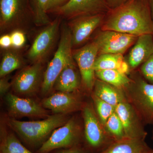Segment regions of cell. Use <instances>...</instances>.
I'll use <instances>...</instances> for the list:
<instances>
[{
	"instance_id": "1",
	"label": "cell",
	"mask_w": 153,
	"mask_h": 153,
	"mask_svg": "<svg viewBox=\"0 0 153 153\" xmlns=\"http://www.w3.org/2000/svg\"><path fill=\"white\" fill-rule=\"evenodd\" d=\"M102 30H111L138 36L152 34L153 22L147 0H128L113 9Z\"/></svg>"
},
{
	"instance_id": "2",
	"label": "cell",
	"mask_w": 153,
	"mask_h": 153,
	"mask_svg": "<svg viewBox=\"0 0 153 153\" xmlns=\"http://www.w3.org/2000/svg\"><path fill=\"white\" fill-rule=\"evenodd\" d=\"M68 120L66 114H54L43 120L31 121H23L12 118L8 120L7 124L28 145L40 147L54 130Z\"/></svg>"
},
{
	"instance_id": "3",
	"label": "cell",
	"mask_w": 153,
	"mask_h": 153,
	"mask_svg": "<svg viewBox=\"0 0 153 153\" xmlns=\"http://www.w3.org/2000/svg\"><path fill=\"white\" fill-rule=\"evenodd\" d=\"M72 47L71 30L67 26H64L57 51L43 74L41 86L42 94L46 95L51 91L59 74L73 58Z\"/></svg>"
},
{
	"instance_id": "4",
	"label": "cell",
	"mask_w": 153,
	"mask_h": 153,
	"mask_svg": "<svg viewBox=\"0 0 153 153\" xmlns=\"http://www.w3.org/2000/svg\"><path fill=\"white\" fill-rule=\"evenodd\" d=\"M132 80L124 89L126 97L142 121L153 125V84L141 77Z\"/></svg>"
},
{
	"instance_id": "5",
	"label": "cell",
	"mask_w": 153,
	"mask_h": 153,
	"mask_svg": "<svg viewBox=\"0 0 153 153\" xmlns=\"http://www.w3.org/2000/svg\"><path fill=\"white\" fill-rule=\"evenodd\" d=\"M34 15L30 0H0L1 31L20 30Z\"/></svg>"
},
{
	"instance_id": "6",
	"label": "cell",
	"mask_w": 153,
	"mask_h": 153,
	"mask_svg": "<svg viewBox=\"0 0 153 153\" xmlns=\"http://www.w3.org/2000/svg\"><path fill=\"white\" fill-rule=\"evenodd\" d=\"M80 127L74 118L53 131L40 147L39 153H48L57 149H69L78 146L80 141Z\"/></svg>"
},
{
	"instance_id": "7",
	"label": "cell",
	"mask_w": 153,
	"mask_h": 153,
	"mask_svg": "<svg viewBox=\"0 0 153 153\" xmlns=\"http://www.w3.org/2000/svg\"><path fill=\"white\" fill-rule=\"evenodd\" d=\"M82 114L86 142L89 148L100 153L114 141L106 131L92 106L85 105Z\"/></svg>"
},
{
	"instance_id": "8",
	"label": "cell",
	"mask_w": 153,
	"mask_h": 153,
	"mask_svg": "<svg viewBox=\"0 0 153 153\" xmlns=\"http://www.w3.org/2000/svg\"><path fill=\"white\" fill-rule=\"evenodd\" d=\"M60 20L57 19L46 25L40 32L29 49L27 57L33 63H43L55 45Z\"/></svg>"
},
{
	"instance_id": "9",
	"label": "cell",
	"mask_w": 153,
	"mask_h": 153,
	"mask_svg": "<svg viewBox=\"0 0 153 153\" xmlns=\"http://www.w3.org/2000/svg\"><path fill=\"white\" fill-rule=\"evenodd\" d=\"M110 9L105 0H68L50 12L68 19L104 14Z\"/></svg>"
},
{
	"instance_id": "10",
	"label": "cell",
	"mask_w": 153,
	"mask_h": 153,
	"mask_svg": "<svg viewBox=\"0 0 153 153\" xmlns=\"http://www.w3.org/2000/svg\"><path fill=\"white\" fill-rule=\"evenodd\" d=\"M138 37L111 30H102L96 38L99 54L123 55L132 45Z\"/></svg>"
},
{
	"instance_id": "11",
	"label": "cell",
	"mask_w": 153,
	"mask_h": 153,
	"mask_svg": "<svg viewBox=\"0 0 153 153\" xmlns=\"http://www.w3.org/2000/svg\"><path fill=\"white\" fill-rule=\"evenodd\" d=\"M98 54V46L94 41L73 53V58L77 63L82 82L89 90L93 89L96 80L94 64Z\"/></svg>"
},
{
	"instance_id": "12",
	"label": "cell",
	"mask_w": 153,
	"mask_h": 153,
	"mask_svg": "<svg viewBox=\"0 0 153 153\" xmlns=\"http://www.w3.org/2000/svg\"><path fill=\"white\" fill-rule=\"evenodd\" d=\"M43 63H33L24 68L14 78L12 86L16 93L31 95L36 93L43 81Z\"/></svg>"
},
{
	"instance_id": "13",
	"label": "cell",
	"mask_w": 153,
	"mask_h": 153,
	"mask_svg": "<svg viewBox=\"0 0 153 153\" xmlns=\"http://www.w3.org/2000/svg\"><path fill=\"white\" fill-rule=\"evenodd\" d=\"M115 109L121 121L126 137L145 140L147 132L143 122L127 99L118 104Z\"/></svg>"
},
{
	"instance_id": "14",
	"label": "cell",
	"mask_w": 153,
	"mask_h": 153,
	"mask_svg": "<svg viewBox=\"0 0 153 153\" xmlns=\"http://www.w3.org/2000/svg\"><path fill=\"white\" fill-rule=\"evenodd\" d=\"M5 100L9 114L13 118L49 116L47 110L33 100L22 98L13 94L7 93Z\"/></svg>"
},
{
	"instance_id": "15",
	"label": "cell",
	"mask_w": 153,
	"mask_h": 153,
	"mask_svg": "<svg viewBox=\"0 0 153 153\" xmlns=\"http://www.w3.org/2000/svg\"><path fill=\"white\" fill-rule=\"evenodd\" d=\"M103 18V14H97L74 19L70 29L72 47H76L87 41L94 30L101 25Z\"/></svg>"
},
{
	"instance_id": "16",
	"label": "cell",
	"mask_w": 153,
	"mask_h": 153,
	"mask_svg": "<svg viewBox=\"0 0 153 153\" xmlns=\"http://www.w3.org/2000/svg\"><path fill=\"white\" fill-rule=\"evenodd\" d=\"M41 104L54 114H67L78 110L82 106V102L77 96L73 93L60 91L43 99Z\"/></svg>"
},
{
	"instance_id": "17",
	"label": "cell",
	"mask_w": 153,
	"mask_h": 153,
	"mask_svg": "<svg viewBox=\"0 0 153 153\" xmlns=\"http://www.w3.org/2000/svg\"><path fill=\"white\" fill-rule=\"evenodd\" d=\"M153 54L152 34L138 36L131 49L127 62L130 68L134 69L146 62Z\"/></svg>"
},
{
	"instance_id": "18",
	"label": "cell",
	"mask_w": 153,
	"mask_h": 153,
	"mask_svg": "<svg viewBox=\"0 0 153 153\" xmlns=\"http://www.w3.org/2000/svg\"><path fill=\"white\" fill-rule=\"evenodd\" d=\"M80 79L73 57L57 77L53 87L60 92L73 93L79 88Z\"/></svg>"
},
{
	"instance_id": "19",
	"label": "cell",
	"mask_w": 153,
	"mask_h": 153,
	"mask_svg": "<svg viewBox=\"0 0 153 153\" xmlns=\"http://www.w3.org/2000/svg\"><path fill=\"white\" fill-rule=\"evenodd\" d=\"M93 88L94 95L115 107L127 99L123 89L118 88L100 79H96Z\"/></svg>"
},
{
	"instance_id": "20",
	"label": "cell",
	"mask_w": 153,
	"mask_h": 153,
	"mask_svg": "<svg viewBox=\"0 0 153 153\" xmlns=\"http://www.w3.org/2000/svg\"><path fill=\"white\" fill-rule=\"evenodd\" d=\"M149 148L145 140L125 137L115 141L100 153H145Z\"/></svg>"
},
{
	"instance_id": "21",
	"label": "cell",
	"mask_w": 153,
	"mask_h": 153,
	"mask_svg": "<svg viewBox=\"0 0 153 153\" xmlns=\"http://www.w3.org/2000/svg\"><path fill=\"white\" fill-rule=\"evenodd\" d=\"M21 55L15 49H7L3 53L0 65V76L4 77L23 66Z\"/></svg>"
},
{
	"instance_id": "22",
	"label": "cell",
	"mask_w": 153,
	"mask_h": 153,
	"mask_svg": "<svg viewBox=\"0 0 153 153\" xmlns=\"http://www.w3.org/2000/svg\"><path fill=\"white\" fill-rule=\"evenodd\" d=\"M95 76L98 79L123 90L130 84L132 80L127 75L115 69L95 71Z\"/></svg>"
},
{
	"instance_id": "23",
	"label": "cell",
	"mask_w": 153,
	"mask_h": 153,
	"mask_svg": "<svg viewBox=\"0 0 153 153\" xmlns=\"http://www.w3.org/2000/svg\"><path fill=\"white\" fill-rule=\"evenodd\" d=\"M49 0H30L34 15V22L38 26H46L51 23L46 12Z\"/></svg>"
},
{
	"instance_id": "24",
	"label": "cell",
	"mask_w": 153,
	"mask_h": 153,
	"mask_svg": "<svg viewBox=\"0 0 153 153\" xmlns=\"http://www.w3.org/2000/svg\"><path fill=\"white\" fill-rule=\"evenodd\" d=\"M104 127L114 141L126 137L122 123L115 110L108 119Z\"/></svg>"
},
{
	"instance_id": "25",
	"label": "cell",
	"mask_w": 153,
	"mask_h": 153,
	"mask_svg": "<svg viewBox=\"0 0 153 153\" xmlns=\"http://www.w3.org/2000/svg\"><path fill=\"white\" fill-rule=\"evenodd\" d=\"M123 58V55L100 54L96 60L94 70L96 71L107 69H116L120 61Z\"/></svg>"
},
{
	"instance_id": "26",
	"label": "cell",
	"mask_w": 153,
	"mask_h": 153,
	"mask_svg": "<svg viewBox=\"0 0 153 153\" xmlns=\"http://www.w3.org/2000/svg\"><path fill=\"white\" fill-rule=\"evenodd\" d=\"M92 99L97 113V114L100 122L104 126L108 119L114 112L115 107L102 100L94 94Z\"/></svg>"
},
{
	"instance_id": "27",
	"label": "cell",
	"mask_w": 153,
	"mask_h": 153,
	"mask_svg": "<svg viewBox=\"0 0 153 153\" xmlns=\"http://www.w3.org/2000/svg\"><path fill=\"white\" fill-rule=\"evenodd\" d=\"M1 144L14 153H33L24 146L13 134H2Z\"/></svg>"
},
{
	"instance_id": "28",
	"label": "cell",
	"mask_w": 153,
	"mask_h": 153,
	"mask_svg": "<svg viewBox=\"0 0 153 153\" xmlns=\"http://www.w3.org/2000/svg\"><path fill=\"white\" fill-rule=\"evenodd\" d=\"M140 71L145 79L153 84V54L142 64Z\"/></svg>"
},
{
	"instance_id": "29",
	"label": "cell",
	"mask_w": 153,
	"mask_h": 153,
	"mask_svg": "<svg viewBox=\"0 0 153 153\" xmlns=\"http://www.w3.org/2000/svg\"><path fill=\"white\" fill-rule=\"evenodd\" d=\"M12 46L15 49L22 48L25 45L26 41V36L22 30H14L11 33Z\"/></svg>"
},
{
	"instance_id": "30",
	"label": "cell",
	"mask_w": 153,
	"mask_h": 153,
	"mask_svg": "<svg viewBox=\"0 0 153 153\" xmlns=\"http://www.w3.org/2000/svg\"><path fill=\"white\" fill-rule=\"evenodd\" d=\"M68 0H49L46 8L47 14L66 4Z\"/></svg>"
},
{
	"instance_id": "31",
	"label": "cell",
	"mask_w": 153,
	"mask_h": 153,
	"mask_svg": "<svg viewBox=\"0 0 153 153\" xmlns=\"http://www.w3.org/2000/svg\"><path fill=\"white\" fill-rule=\"evenodd\" d=\"M5 76L1 77L0 79V94L1 96L7 94L10 88L12 86V84L9 82L8 79Z\"/></svg>"
},
{
	"instance_id": "32",
	"label": "cell",
	"mask_w": 153,
	"mask_h": 153,
	"mask_svg": "<svg viewBox=\"0 0 153 153\" xmlns=\"http://www.w3.org/2000/svg\"><path fill=\"white\" fill-rule=\"evenodd\" d=\"M0 46L3 49H10L12 46V41L10 35L6 34L1 36L0 38Z\"/></svg>"
},
{
	"instance_id": "33",
	"label": "cell",
	"mask_w": 153,
	"mask_h": 153,
	"mask_svg": "<svg viewBox=\"0 0 153 153\" xmlns=\"http://www.w3.org/2000/svg\"><path fill=\"white\" fill-rule=\"evenodd\" d=\"M130 69V67L128 63L123 58L120 61L116 69L120 73L127 75L129 72Z\"/></svg>"
},
{
	"instance_id": "34",
	"label": "cell",
	"mask_w": 153,
	"mask_h": 153,
	"mask_svg": "<svg viewBox=\"0 0 153 153\" xmlns=\"http://www.w3.org/2000/svg\"><path fill=\"white\" fill-rule=\"evenodd\" d=\"M56 153H88L87 151L79 146L74 147L69 149H65Z\"/></svg>"
},
{
	"instance_id": "35",
	"label": "cell",
	"mask_w": 153,
	"mask_h": 153,
	"mask_svg": "<svg viewBox=\"0 0 153 153\" xmlns=\"http://www.w3.org/2000/svg\"><path fill=\"white\" fill-rule=\"evenodd\" d=\"M110 8L112 10L118 7L126 2L128 0H105Z\"/></svg>"
},
{
	"instance_id": "36",
	"label": "cell",
	"mask_w": 153,
	"mask_h": 153,
	"mask_svg": "<svg viewBox=\"0 0 153 153\" xmlns=\"http://www.w3.org/2000/svg\"><path fill=\"white\" fill-rule=\"evenodd\" d=\"M0 153H14L11 151L9 150L6 147L4 146L1 144L0 146Z\"/></svg>"
},
{
	"instance_id": "37",
	"label": "cell",
	"mask_w": 153,
	"mask_h": 153,
	"mask_svg": "<svg viewBox=\"0 0 153 153\" xmlns=\"http://www.w3.org/2000/svg\"><path fill=\"white\" fill-rule=\"evenodd\" d=\"M150 9L151 17L153 22V0H150Z\"/></svg>"
},
{
	"instance_id": "38",
	"label": "cell",
	"mask_w": 153,
	"mask_h": 153,
	"mask_svg": "<svg viewBox=\"0 0 153 153\" xmlns=\"http://www.w3.org/2000/svg\"><path fill=\"white\" fill-rule=\"evenodd\" d=\"M145 153H153V150L151 149L150 148H149Z\"/></svg>"
},
{
	"instance_id": "39",
	"label": "cell",
	"mask_w": 153,
	"mask_h": 153,
	"mask_svg": "<svg viewBox=\"0 0 153 153\" xmlns=\"http://www.w3.org/2000/svg\"><path fill=\"white\" fill-rule=\"evenodd\" d=\"M152 35H153V33Z\"/></svg>"
},
{
	"instance_id": "40",
	"label": "cell",
	"mask_w": 153,
	"mask_h": 153,
	"mask_svg": "<svg viewBox=\"0 0 153 153\" xmlns=\"http://www.w3.org/2000/svg\"></svg>"
},
{
	"instance_id": "41",
	"label": "cell",
	"mask_w": 153,
	"mask_h": 153,
	"mask_svg": "<svg viewBox=\"0 0 153 153\" xmlns=\"http://www.w3.org/2000/svg\"></svg>"
}]
</instances>
